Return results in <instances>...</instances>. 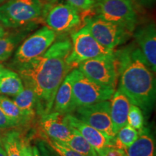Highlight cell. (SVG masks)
<instances>
[{
  "mask_svg": "<svg viewBox=\"0 0 156 156\" xmlns=\"http://www.w3.org/2000/svg\"><path fill=\"white\" fill-rule=\"evenodd\" d=\"M65 115L51 112L41 116L42 132L51 139L65 143L71 134V129L65 120Z\"/></svg>",
  "mask_w": 156,
  "mask_h": 156,
  "instance_id": "cell-14",
  "label": "cell"
},
{
  "mask_svg": "<svg viewBox=\"0 0 156 156\" xmlns=\"http://www.w3.org/2000/svg\"><path fill=\"white\" fill-rule=\"evenodd\" d=\"M24 88L18 73L4 68L0 73V94L14 97Z\"/></svg>",
  "mask_w": 156,
  "mask_h": 156,
  "instance_id": "cell-18",
  "label": "cell"
},
{
  "mask_svg": "<svg viewBox=\"0 0 156 156\" xmlns=\"http://www.w3.org/2000/svg\"><path fill=\"white\" fill-rule=\"evenodd\" d=\"M46 5L42 0H7L0 5V21L6 28L33 26L44 21Z\"/></svg>",
  "mask_w": 156,
  "mask_h": 156,
  "instance_id": "cell-3",
  "label": "cell"
},
{
  "mask_svg": "<svg viewBox=\"0 0 156 156\" xmlns=\"http://www.w3.org/2000/svg\"><path fill=\"white\" fill-rule=\"evenodd\" d=\"M2 142V137H1V136H0V143H1Z\"/></svg>",
  "mask_w": 156,
  "mask_h": 156,
  "instance_id": "cell-37",
  "label": "cell"
},
{
  "mask_svg": "<svg viewBox=\"0 0 156 156\" xmlns=\"http://www.w3.org/2000/svg\"><path fill=\"white\" fill-rule=\"evenodd\" d=\"M56 36V33L47 26L36 31L17 48L13 57V67L17 68L44 54L55 41Z\"/></svg>",
  "mask_w": 156,
  "mask_h": 156,
  "instance_id": "cell-8",
  "label": "cell"
},
{
  "mask_svg": "<svg viewBox=\"0 0 156 156\" xmlns=\"http://www.w3.org/2000/svg\"><path fill=\"white\" fill-rule=\"evenodd\" d=\"M97 16L120 25L130 33L136 29L137 15L133 0H101L95 2Z\"/></svg>",
  "mask_w": 156,
  "mask_h": 156,
  "instance_id": "cell-6",
  "label": "cell"
},
{
  "mask_svg": "<svg viewBox=\"0 0 156 156\" xmlns=\"http://www.w3.org/2000/svg\"><path fill=\"white\" fill-rule=\"evenodd\" d=\"M111 119L115 134L121 128L127 124V116L131 103L119 90H116L110 100Z\"/></svg>",
  "mask_w": 156,
  "mask_h": 156,
  "instance_id": "cell-15",
  "label": "cell"
},
{
  "mask_svg": "<svg viewBox=\"0 0 156 156\" xmlns=\"http://www.w3.org/2000/svg\"><path fill=\"white\" fill-rule=\"evenodd\" d=\"M40 136L41 140H43V142H44L46 145L49 147L58 156H83L77 153V151H74L64 142L56 141L50 138L43 132L40 133Z\"/></svg>",
  "mask_w": 156,
  "mask_h": 156,
  "instance_id": "cell-25",
  "label": "cell"
},
{
  "mask_svg": "<svg viewBox=\"0 0 156 156\" xmlns=\"http://www.w3.org/2000/svg\"><path fill=\"white\" fill-rule=\"evenodd\" d=\"M75 116L98 130L114 142L115 134L111 119L110 101H104L89 106L77 107ZM115 145V144H114Z\"/></svg>",
  "mask_w": 156,
  "mask_h": 156,
  "instance_id": "cell-11",
  "label": "cell"
},
{
  "mask_svg": "<svg viewBox=\"0 0 156 156\" xmlns=\"http://www.w3.org/2000/svg\"><path fill=\"white\" fill-rule=\"evenodd\" d=\"M144 114L141 108L135 105L131 104L127 116V124L138 131H141L144 127Z\"/></svg>",
  "mask_w": 156,
  "mask_h": 156,
  "instance_id": "cell-26",
  "label": "cell"
},
{
  "mask_svg": "<svg viewBox=\"0 0 156 156\" xmlns=\"http://www.w3.org/2000/svg\"><path fill=\"white\" fill-rule=\"evenodd\" d=\"M12 101L28 122L34 118L36 114V97L32 89L24 85L23 90L13 97Z\"/></svg>",
  "mask_w": 156,
  "mask_h": 156,
  "instance_id": "cell-19",
  "label": "cell"
},
{
  "mask_svg": "<svg viewBox=\"0 0 156 156\" xmlns=\"http://www.w3.org/2000/svg\"><path fill=\"white\" fill-rule=\"evenodd\" d=\"M23 156H33L32 147L28 143L23 142Z\"/></svg>",
  "mask_w": 156,
  "mask_h": 156,
  "instance_id": "cell-30",
  "label": "cell"
},
{
  "mask_svg": "<svg viewBox=\"0 0 156 156\" xmlns=\"http://www.w3.org/2000/svg\"><path fill=\"white\" fill-rule=\"evenodd\" d=\"M69 74L76 108L101 101H110L116 90L112 87L99 85L91 80L77 68L72 70Z\"/></svg>",
  "mask_w": 156,
  "mask_h": 156,
  "instance_id": "cell-4",
  "label": "cell"
},
{
  "mask_svg": "<svg viewBox=\"0 0 156 156\" xmlns=\"http://www.w3.org/2000/svg\"><path fill=\"white\" fill-rule=\"evenodd\" d=\"M46 1H49V0H46Z\"/></svg>",
  "mask_w": 156,
  "mask_h": 156,
  "instance_id": "cell-39",
  "label": "cell"
},
{
  "mask_svg": "<svg viewBox=\"0 0 156 156\" xmlns=\"http://www.w3.org/2000/svg\"><path fill=\"white\" fill-rule=\"evenodd\" d=\"M95 1L96 2H99V1H101V0H95Z\"/></svg>",
  "mask_w": 156,
  "mask_h": 156,
  "instance_id": "cell-38",
  "label": "cell"
},
{
  "mask_svg": "<svg viewBox=\"0 0 156 156\" xmlns=\"http://www.w3.org/2000/svg\"><path fill=\"white\" fill-rule=\"evenodd\" d=\"M44 22L57 34H66L79 27L81 17L79 10L69 3L46 4Z\"/></svg>",
  "mask_w": 156,
  "mask_h": 156,
  "instance_id": "cell-9",
  "label": "cell"
},
{
  "mask_svg": "<svg viewBox=\"0 0 156 156\" xmlns=\"http://www.w3.org/2000/svg\"><path fill=\"white\" fill-rule=\"evenodd\" d=\"M67 124L75 129L90 144L99 155L108 147H115L114 142L109 140L104 134L89 124L78 119L73 114L65 115Z\"/></svg>",
  "mask_w": 156,
  "mask_h": 156,
  "instance_id": "cell-13",
  "label": "cell"
},
{
  "mask_svg": "<svg viewBox=\"0 0 156 156\" xmlns=\"http://www.w3.org/2000/svg\"><path fill=\"white\" fill-rule=\"evenodd\" d=\"M25 36V33H19L0 37V62H5L10 57Z\"/></svg>",
  "mask_w": 156,
  "mask_h": 156,
  "instance_id": "cell-21",
  "label": "cell"
},
{
  "mask_svg": "<svg viewBox=\"0 0 156 156\" xmlns=\"http://www.w3.org/2000/svg\"><path fill=\"white\" fill-rule=\"evenodd\" d=\"M0 156H7L5 149L0 145Z\"/></svg>",
  "mask_w": 156,
  "mask_h": 156,
  "instance_id": "cell-34",
  "label": "cell"
},
{
  "mask_svg": "<svg viewBox=\"0 0 156 156\" xmlns=\"http://www.w3.org/2000/svg\"><path fill=\"white\" fill-rule=\"evenodd\" d=\"M16 126V124L12 121H11L8 117L6 116L3 111L2 110L1 107H0V129L14 127Z\"/></svg>",
  "mask_w": 156,
  "mask_h": 156,
  "instance_id": "cell-28",
  "label": "cell"
},
{
  "mask_svg": "<svg viewBox=\"0 0 156 156\" xmlns=\"http://www.w3.org/2000/svg\"><path fill=\"white\" fill-rule=\"evenodd\" d=\"M135 44L140 48L147 65L156 71V28L154 23L146 24L134 30Z\"/></svg>",
  "mask_w": 156,
  "mask_h": 156,
  "instance_id": "cell-12",
  "label": "cell"
},
{
  "mask_svg": "<svg viewBox=\"0 0 156 156\" xmlns=\"http://www.w3.org/2000/svg\"><path fill=\"white\" fill-rule=\"evenodd\" d=\"M71 49L69 39L58 41L42 55L16 68L23 85L34 90L41 116L51 112L58 87L72 71L67 63Z\"/></svg>",
  "mask_w": 156,
  "mask_h": 156,
  "instance_id": "cell-1",
  "label": "cell"
},
{
  "mask_svg": "<svg viewBox=\"0 0 156 156\" xmlns=\"http://www.w3.org/2000/svg\"><path fill=\"white\" fill-rule=\"evenodd\" d=\"M6 1H7V0H0V5H2L3 3H5Z\"/></svg>",
  "mask_w": 156,
  "mask_h": 156,
  "instance_id": "cell-36",
  "label": "cell"
},
{
  "mask_svg": "<svg viewBox=\"0 0 156 156\" xmlns=\"http://www.w3.org/2000/svg\"><path fill=\"white\" fill-rule=\"evenodd\" d=\"M4 68H5V67H3V66H2V64H0V73H1V72H2V70L4 69Z\"/></svg>",
  "mask_w": 156,
  "mask_h": 156,
  "instance_id": "cell-35",
  "label": "cell"
},
{
  "mask_svg": "<svg viewBox=\"0 0 156 156\" xmlns=\"http://www.w3.org/2000/svg\"><path fill=\"white\" fill-rule=\"evenodd\" d=\"M76 107L74 103L73 89L69 74L64 79L54 98V102L51 112L63 114H73Z\"/></svg>",
  "mask_w": 156,
  "mask_h": 156,
  "instance_id": "cell-16",
  "label": "cell"
},
{
  "mask_svg": "<svg viewBox=\"0 0 156 156\" xmlns=\"http://www.w3.org/2000/svg\"><path fill=\"white\" fill-rule=\"evenodd\" d=\"M67 2L77 8L78 10H90L94 8L95 2V0H67Z\"/></svg>",
  "mask_w": 156,
  "mask_h": 156,
  "instance_id": "cell-27",
  "label": "cell"
},
{
  "mask_svg": "<svg viewBox=\"0 0 156 156\" xmlns=\"http://www.w3.org/2000/svg\"><path fill=\"white\" fill-rule=\"evenodd\" d=\"M23 140L17 132L12 131L2 137V142L7 156H23Z\"/></svg>",
  "mask_w": 156,
  "mask_h": 156,
  "instance_id": "cell-23",
  "label": "cell"
},
{
  "mask_svg": "<svg viewBox=\"0 0 156 156\" xmlns=\"http://www.w3.org/2000/svg\"><path fill=\"white\" fill-rule=\"evenodd\" d=\"M69 127L71 134L69 140L65 142L66 145L83 156H100L79 132L72 126H69Z\"/></svg>",
  "mask_w": 156,
  "mask_h": 156,
  "instance_id": "cell-20",
  "label": "cell"
},
{
  "mask_svg": "<svg viewBox=\"0 0 156 156\" xmlns=\"http://www.w3.org/2000/svg\"><path fill=\"white\" fill-rule=\"evenodd\" d=\"M140 135V131L126 124L117 132L114 140L115 147L125 150L129 147Z\"/></svg>",
  "mask_w": 156,
  "mask_h": 156,
  "instance_id": "cell-24",
  "label": "cell"
},
{
  "mask_svg": "<svg viewBox=\"0 0 156 156\" xmlns=\"http://www.w3.org/2000/svg\"><path fill=\"white\" fill-rule=\"evenodd\" d=\"M32 152H33V156H42L41 154L40 153L38 147H37L36 146H34V147H32Z\"/></svg>",
  "mask_w": 156,
  "mask_h": 156,
  "instance_id": "cell-33",
  "label": "cell"
},
{
  "mask_svg": "<svg viewBox=\"0 0 156 156\" xmlns=\"http://www.w3.org/2000/svg\"><path fill=\"white\" fill-rule=\"evenodd\" d=\"M38 149L40 151V153L42 156H54V155L51 152H50L48 150L47 146H46L42 142H39L38 144Z\"/></svg>",
  "mask_w": 156,
  "mask_h": 156,
  "instance_id": "cell-29",
  "label": "cell"
},
{
  "mask_svg": "<svg viewBox=\"0 0 156 156\" xmlns=\"http://www.w3.org/2000/svg\"><path fill=\"white\" fill-rule=\"evenodd\" d=\"M77 69L95 83L116 90L119 71L114 54L87 60L80 64Z\"/></svg>",
  "mask_w": 156,
  "mask_h": 156,
  "instance_id": "cell-7",
  "label": "cell"
},
{
  "mask_svg": "<svg viewBox=\"0 0 156 156\" xmlns=\"http://www.w3.org/2000/svg\"><path fill=\"white\" fill-rule=\"evenodd\" d=\"M7 34H8V32H7V30H6V28L4 26L2 23L0 21V37L6 36Z\"/></svg>",
  "mask_w": 156,
  "mask_h": 156,
  "instance_id": "cell-32",
  "label": "cell"
},
{
  "mask_svg": "<svg viewBox=\"0 0 156 156\" xmlns=\"http://www.w3.org/2000/svg\"><path fill=\"white\" fill-rule=\"evenodd\" d=\"M0 107L6 116L16 125L28 122L14 101L5 95L0 94Z\"/></svg>",
  "mask_w": 156,
  "mask_h": 156,
  "instance_id": "cell-22",
  "label": "cell"
},
{
  "mask_svg": "<svg viewBox=\"0 0 156 156\" xmlns=\"http://www.w3.org/2000/svg\"><path fill=\"white\" fill-rule=\"evenodd\" d=\"M142 5L147 7H151L154 5L155 0H139Z\"/></svg>",
  "mask_w": 156,
  "mask_h": 156,
  "instance_id": "cell-31",
  "label": "cell"
},
{
  "mask_svg": "<svg viewBox=\"0 0 156 156\" xmlns=\"http://www.w3.org/2000/svg\"><path fill=\"white\" fill-rule=\"evenodd\" d=\"M124 151L128 156H155V140L149 129L142 128L137 139Z\"/></svg>",
  "mask_w": 156,
  "mask_h": 156,
  "instance_id": "cell-17",
  "label": "cell"
},
{
  "mask_svg": "<svg viewBox=\"0 0 156 156\" xmlns=\"http://www.w3.org/2000/svg\"><path fill=\"white\" fill-rule=\"evenodd\" d=\"M86 25L97 41L110 50L124 44L131 37L132 33L116 23L105 20L98 16L90 17Z\"/></svg>",
  "mask_w": 156,
  "mask_h": 156,
  "instance_id": "cell-10",
  "label": "cell"
},
{
  "mask_svg": "<svg viewBox=\"0 0 156 156\" xmlns=\"http://www.w3.org/2000/svg\"><path fill=\"white\" fill-rule=\"evenodd\" d=\"M72 49L67 63L72 70L83 62L103 55H112L114 50L105 48L92 36L86 25L72 35Z\"/></svg>",
  "mask_w": 156,
  "mask_h": 156,
  "instance_id": "cell-5",
  "label": "cell"
},
{
  "mask_svg": "<svg viewBox=\"0 0 156 156\" xmlns=\"http://www.w3.org/2000/svg\"><path fill=\"white\" fill-rule=\"evenodd\" d=\"M119 71V90L131 104L147 116L154 108L156 98L155 73L147 65L135 43L114 52Z\"/></svg>",
  "mask_w": 156,
  "mask_h": 156,
  "instance_id": "cell-2",
  "label": "cell"
}]
</instances>
